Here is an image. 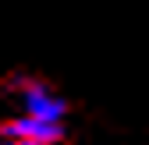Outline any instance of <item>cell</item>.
<instances>
[{"instance_id": "6da1fadb", "label": "cell", "mask_w": 149, "mask_h": 145, "mask_svg": "<svg viewBox=\"0 0 149 145\" xmlns=\"http://www.w3.org/2000/svg\"><path fill=\"white\" fill-rule=\"evenodd\" d=\"M11 92L18 96V106L22 113L29 117H39V120H61L68 113V103L53 92V88L39 78H14L11 81Z\"/></svg>"}, {"instance_id": "7a4b0ae2", "label": "cell", "mask_w": 149, "mask_h": 145, "mask_svg": "<svg viewBox=\"0 0 149 145\" xmlns=\"http://www.w3.org/2000/svg\"><path fill=\"white\" fill-rule=\"evenodd\" d=\"M0 138L32 142V145H61L64 142V128H61V120H39V117L18 113L14 120L0 124Z\"/></svg>"}, {"instance_id": "3957f363", "label": "cell", "mask_w": 149, "mask_h": 145, "mask_svg": "<svg viewBox=\"0 0 149 145\" xmlns=\"http://www.w3.org/2000/svg\"><path fill=\"white\" fill-rule=\"evenodd\" d=\"M0 145H32V142H14V138H0Z\"/></svg>"}]
</instances>
